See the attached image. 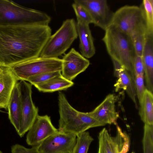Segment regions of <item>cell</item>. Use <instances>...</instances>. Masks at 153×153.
I'll use <instances>...</instances> for the list:
<instances>
[{
	"label": "cell",
	"instance_id": "obj_18",
	"mask_svg": "<svg viewBox=\"0 0 153 153\" xmlns=\"http://www.w3.org/2000/svg\"><path fill=\"white\" fill-rule=\"evenodd\" d=\"M21 105L20 92L17 82L12 91L7 108L9 119L17 133L20 126Z\"/></svg>",
	"mask_w": 153,
	"mask_h": 153
},
{
	"label": "cell",
	"instance_id": "obj_22",
	"mask_svg": "<svg viewBox=\"0 0 153 153\" xmlns=\"http://www.w3.org/2000/svg\"><path fill=\"white\" fill-rule=\"evenodd\" d=\"M94 140L89 132L85 131L76 136V141L71 153H87Z\"/></svg>",
	"mask_w": 153,
	"mask_h": 153
},
{
	"label": "cell",
	"instance_id": "obj_23",
	"mask_svg": "<svg viewBox=\"0 0 153 153\" xmlns=\"http://www.w3.org/2000/svg\"><path fill=\"white\" fill-rule=\"evenodd\" d=\"M143 9L147 28V34L153 35V0H143Z\"/></svg>",
	"mask_w": 153,
	"mask_h": 153
},
{
	"label": "cell",
	"instance_id": "obj_3",
	"mask_svg": "<svg viewBox=\"0 0 153 153\" xmlns=\"http://www.w3.org/2000/svg\"><path fill=\"white\" fill-rule=\"evenodd\" d=\"M45 13L21 6L11 1L0 0V26L49 25Z\"/></svg>",
	"mask_w": 153,
	"mask_h": 153
},
{
	"label": "cell",
	"instance_id": "obj_25",
	"mask_svg": "<svg viewBox=\"0 0 153 153\" xmlns=\"http://www.w3.org/2000/svg\"><path fill=\"white\" fill-rule=\"evenodd\" d=\"M76 14L77 20L89 24H93L92 18L88 11L82 5L75 2L72 4Z\"/></svg>",
	"mask_w": 153,
	"mask_h": 153
},
{
	"label": "cell",
	"instance_id": "obj_10",
	"mask_svg": "<svg viewBox=\"0 0 153 153\" xmlns=\"http://www.w3.org/2000/svg\"><path fill=\"white\" fill-rule=\"evenodd\" d=\"M74 2L84 7L89 12L93 24L105 30L111 22L114 13L106 0H75Z\"/></svg>",
	"mask_w": 153,
	"mask_h": 153
},
{
	"label": "cell",
	"instance_id": "obj_7",
	"mask_svg": "<svg viewBox=\"0 0 153 153\" xmlns=\"http://www.w3.org/2000/svg\"><path fill=\"white\" fill-rule=\"evenodd\" d=\"M62 59L40 56L15 65L10 70L18 80H24L41 74L57 71L61 72Z\"/></svg>",
	"mask_w": 153,
	"mask_h": 153
},
{
	"label": "cell",
	"instance_id": "obj_14",
	"mask_svg": "<svg viewBox=\"0 0 153 153\" xmlns=\"http://www.w3.org/2000/svg\"><path fill=\"white\" fill-rule=\"evenodd\" d=\"M114 68V74L117 80L114 85L116 91L122 89L127 94L137 108L134 78L131 73L117 62L112 60Z\"/></svg>",
	"mask_w": 153,
	"mask_h": 153
},
{
	"label": "cell",
	"instance_id": "obj_17",
	"mask_svg": "<svg viewBox=\"0 0 153 153\" xmlns=\"http://www.w3.org/2000/svg\"><path fill=\"white\" fill-rule=\"evenodd\" d=\"M18 81L9 68L0 74V108L7 109L12 91Z\"/></svg>",
	"mask_w": 153,
	"mask_h": 153
},
{
	"label": "cell",
	"instance_id": "obj_12",
	"mask_svg": "<svg viewBox=\"0 0 153 153\" xmlns=\"http://www.w3.org/2000/svg\"><path fill=\"white\" fill-rule=\"evenodd\" d=\"M62 59L61 74L70 81L84 71L90 64L88 59L73 48L64 55Z\"/></svg>",
	"mask_w": 153,
	"mask_h": 153
},
{
	"label": "cell",
	"instance_id": "obj_24",
	"mask_svg": "<svg viewBox=\"0 0 153 153\" xmlns=\"http://www.w3.org/2000/svg\"><path fill=\"white\" fill-rule=\"evenodd\" d=\"M142 142L143 153H153V125L145 124Z\"/></svg>",
	"mask_w": 153,
	"mask_h": 153
},
{
	"label": "cell",
	"instance_id": "obj_31",
	"mask_svg": "<svg viewBox=\"0 0 153 153\" xmlns=\"http://www.w3.org/2000/svg\"><path fill=\"white\" fill-rule=\"evenodd\" d=\"M8 68H6L0 66V74L3 72L4 71L8 69Z\"/></svg>",
	"mask_w": 153,
	"mask_h": 153
},
{
	"label": "cell",
	"instance_id": "obj_2",
	"mask_svg": "<svg viewBox=\"0 0 153 153\" xmlns=\"http://www.w3.org/2000/svg\"><path fill=\"white\" fill-rule=\"evenodd\" d=\"M105 31L102 40L112 60L120 63L135 78L133 65L136 55L131 38L111 25Z\"/></svg>",
	"mask_w": 153,
	"mask_h": 153
},
{
	"label": "cell",
	"instance_id": "obj_5",
	"mask_svg": "<svg viewBox=\"0 0 153 153\" xmlns=\"http://www.w3.org/2000/svg\"><path fill=\"white\" fill-rule=\"evenodd\" d=\"M133 39L140 33H146L147 28L141 6L125 5L114 13L111 25Z\"/></svg>",
	"mask_w": 153,
	"mask_h": 153
},
{
	"label": "cell",
	"instance_id": "obj_1",
	"mask_svg": "<svg viewBox=\"0 0 153 153\" xmlns=\"http://www.w3.org/2000/svg\"><path fill=\"white\" fill-rule=\"evenodd\" d=\"M51 33L49 25L0 26V66L10 68L39 57Z\"/></svg>",
	"mask_w": 153,
	"mask_h": 153
},
{
	"label": "cell",
	"instance_id": "obj_27",
	"mask_svg": "<svg viewBox=\"0 0 153 153\" xmlns=\"http://www.w3.org/2000/svg\"><path fill=\"white\" fill-rule=\"evenodd\" d=\"M146 33H140L132 39L136 56L142 57L144 49Z\"/></svg>",
	"mask_w": 153,
	"mask_h": 153
},
{
	"label": "cell",
	"instance_id": "obj_32",
	"mask_svg": "<svg viewBox=\"0 0 153 153\" xmlns=\"http://www.w3.org/2000/svg\"><path fill=\"white\" fill-rule=\"evenodd\" d=\"M0 153H3V152L0 150Z\"/></svg>",
	"mask_w": 153,
	"mask_h": 153
},
{
	"label": "cell",
	"instance_id": "obj_21",
	"mask_svg": "<svg viewBox=\"0 0 153 153\" xmlns=\"http://www.w3.org/2000/svg\"><path fill=\"white\" fill-rule=\"evenodd\" d=\"M98 140V153H114V137L111 136L105 128L100 132Z\"/></svg>",
	"mask_w": 153,
	"mask_h": 153
},
{
	"label": "cell",
	"instance_id": "obj_28",
	"mask_svg": "<svg viewBox=\"0 0 153 153\" xmlns=\"http://www.w3.org/2000/svg\"><path fill=\"white\" fill-rule=\"evenodd\" d=\"M144 75L135 76L134 82L137 96L139 104L141 102L143 96L146 88H145L144 82Z\"/></svg>",
	"mask_w": 153,
	"mask_h": 153
},
{
	"label": "cell",
	"instance_id": "obj_11",
	"mask_svg": "<svg viewBox=\"0 0 153 153\" xmlns=\"http://www.w3.org/2000/svg\"><path fill=\"white\" fill-rule=\"evenodd\" d=\"M58 131L53 125L49 116L38 115L28 131L26 143L32 146H38Z\"/></svg>",
	"mask_w": 153,
	"mask_h": 153
},
{
	"label": "cell",
	"instance_id": "obj_26",
	"mask_svg": "<svg viewBox=\"0 0 153 153\" xmlns=\"http://www.w3.org/2000/svg\"><path fill=\"white\" fill-rule=\"evenodd\" d=\"M61 74V72L60 71L42 73L30 77L27 79L26 81L32 85L35 86L45 82Z\"/></svg>",
	"mask_w": 153,
	"mask_h": 153
},
{
	"label": "cell",
	"instance_id": "obj_13",
	"mask_svg": "<svg viewBox=\"0 0 153 153\" xmlns=\"http://www.w3.org/2000/svg\"><path fill=\"white\" fill-rule=\"evenodd\" d=\"M115 98L113 94H108L92 111L87 112L90 116L105 124L117 125L118 114L115 108Z\"/></svg>",
	"mask_w": 153,
	"mask_h": 153
},
{
	"label": "cell",
	"instance_id": "obj_15",
	"mask_svg": "<svg viewBox=\"0 0 153 153\" xmlns=\"http://www.w3.org/2000/svg\"><path fill=\"white\" fill-rule=\"evenodd\" d=\"M77 21L76 30L81 54L87 59L91 58L95 54L96 50L89 25L80 21Z\"/></svg>",
	"mask_w": 153,
	"mask_h": 153
},
{
	"label": "cell",
	"instance_id": "obj_6",
	"mask_svg": "<svg viewBox=\"0 0 153 153\" xmlns=\"http://www.w3.org/2000/svg\"><path fill=\"white\" fill-rule=\"evenodd\" d=\"M78 37L76 22L74 19H66L56 31L50 36L39 56L58 58L70 47Z\"/></svg>",
	"mask_w": 153,
	"mask_h": 153
},
{
	"label": "cell",
	"instance_id": "obj_8",
	"mask_svg": "<svg viewBox=\"0 0 153 153\" xmlns=\"http://www.w3.org/2000/svg\"><path fill=\"white\" fill-rule=\"evenodd\" d=\"M21 98V118L19 129L17 133L23 137L30 129L38 115V108L32 97V85L24 80L18 82Z\"/></svg>",
	"mask_w": 153,
	"mask_h": 153
},
{
	"label": "cell",
	"instance_id": "obj_33",
	"mask_svg": "<svg viewBox=\"0 0 153 153\" xmlns=\"http://www.w3.org/2000/svg\"><path fill=\"white\" fill-rule=\"evenodd\" d=\"M1 111L0 110V111Z\"/></svg>",
	"mask_w": 153,
	"mask_h": 153
},
{
	"label": "cell",
	"instance_id": "obj_4",
	"mask_svg": "<svg viewBox=\"0 0 153 153\" xmlns=\"http://www.w3.org/2000/svg\"><path fill=\"white\" fill-rule=\"evenodd\" d=\"M58 100L59 115L58 130L77 136L91 128L105 125L87 113L79 111L74 108L62 92H59Z\"/></svg>",
	"mask_w": 153,
	"mask_h": 153
},
{
	"label": "cell",
	"instance_id": "obj_30",
	"mask_svg": "<svg viewBox=\"0 0 153 153\" xmlns=\"http://www.w3.org/2000/svg\"><path fill=\"white\" fill-rule=\"evenodd\" d=\"M133 67L135 76L137 75H144V66L142 57L135 56Z\"/></svg>",
	"mask_w": 153,
	"mask_h": 153
},
{
	"label": "cell",
	"instance_id": "obj_19",
	"mask_svg": "<svg viewBox=\"0 0 153 153\" xmlns=\"http://www.w3.org/2000/svg\"><path fill=\"white\" fill-rule=\"evenodd\" d=\"M74 84V83L72 81L66 79L61 74L34 86L40 91L52 92L66 89L72 86Z\"/></svg>",
	"mask_w": 153,
	"mask_h": 153
},
{
	"label": "cell",
	"instance_id": "obj_29",
	"mask_svg": "<svg viewBox=\"0 0 153 153\" xmlns=\"http://www.w3.org/2000/svg\"><path fill=\"white\" fill-rule=\"evenodd\" d=\"M38 146L28 148L21 145L15 144L11 147V153H40L38 150Z\"/></svg>",
	"mask_w": 153,
	"mask_h": 153
},
{
	"label": "cell",
	"instance_id": "obj_9",
	"mask_svg": "<svg viewBox=\"0 0 153 153\" xmlns=\"http://www.w3.org/2000/svg\"><path fill=\"white\" fill-rule=\"evenodd\" d=\"M76 141L73 134L58 130L38 146L40 153H71Z\"/></svg>",
	"mask_w": 153,
	"mask_h": 153
},
{
	"label": "cell",
	"instance_id": "obj_20",
	"mask_svg": "<svg viewBox=\"0 0 153 153\" xmlns=\"http://www.w3.org/2000/svg\"><path fill=\"white\" fill-rule=\"evenodd\" d=\"M139 115L145 124L153 125V93L146 88L140 104Z\"/></svg>",
	"mask_w": 153,
	"mask_h": 153
},
{
	"label": "cell",
	"instance_id": "obj_16",
	"mask_svg": "<svg viewBox=\"0 0 153 153\" xmlns=\"http://www.w3.org/2000/svg\"><path fill=\"white\" fill-rule=\"evenodd\" d=\"M142 58L146 88L153 92V35L146 34Z\"/></svg>",
	"mask_w": 153,
	"mask_h": 153
}]
</instances>
